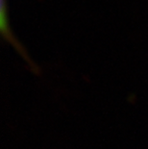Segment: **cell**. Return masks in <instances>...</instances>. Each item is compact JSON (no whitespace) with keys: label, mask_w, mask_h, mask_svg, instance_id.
<instances>
[{"label":"cell","mask_w":148,"mask_h":149,"mask_svg":"<svg viewBox=\"0 0 148 149\" xmlns=\"http://www.w3.org/2000/svg\"><path fill=\"white\" fill-rule=\"evenodd\" d=\"M0 6H1V8H0V29H1V33H2L3 38L15 47V50L23 57V59L25 61L29 63L31 68L37 70L38 68H37L36 65L30 60V57L28 56V54L26 52V50L24 49L23 45L18 42L17 38L15 37L14 33H13L12 28L10 26V21H9L7 1H6V0H1Z\"/></svg>","instance_id":"6da1fadb"}]
</instances>
